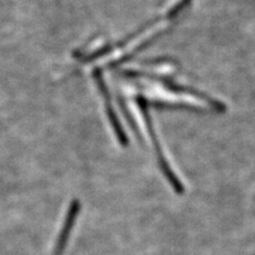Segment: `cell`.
Here are the masks:
<instances>
[{"label": "cell", "instance_id": "cell-1", "mask_svg": "<svg viewBox=\"0 0 255 255\" xmlns=\"http://www.w3.org/2000/svg\"><path fill=\"white\" fill-rule=\"evenodd\" d=\"M94 80L96 81V84H97V87H98L99 93L101 95L103 101H105V107H106V110H107L109 121L112 125V128H113V131L116 135V137H117L118 141L121 142L123 146H127L128 138L126 136L125 131L123 129L121 123H119V119L116 116L115 110H114L113 106H112V101H111V97L109 95L108 87H107L105 80H103V78H102L100 70H95Z\"/></svg>", "mask_w": 255, "mask_h": 255}, {"label": "cell", "instance_id": "cell-2", "mask_svg": "<svg viewBox=\"0 0 255 255\" xmlns=\"http://www.w3.org/2000/svg\"><path fill=\"white\" fill-rule=\"evenodd\" d=\"M79 213H80V203L78 200H75L70 204L65 216V219H64V225H63L62 231L57 238V242H55L53 255H63L64 251H65L67 241L70 237L71 232H73V229L75 227V222Z\"/></svg>", "mask_w": 255, "mask_h": 255}]
</instances>
